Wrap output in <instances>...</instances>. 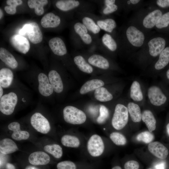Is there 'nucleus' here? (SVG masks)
<instances>
[{
  "mask_svg": "<svg viewBox=\"0 0 169 169\" xmlns=\"http://www.w3.org/2000/svg\"><path fill=\"white\" fill-rule=\"evenodd\" d=\"M169 44V39L166 35L152 33L142 47L130 57L146 69Z\"/></svg>",
  "mask_w": 169,
  "mask_h": 169,
  "instance_id": "nucleus-1",
  "label": "nucleus"
},
{
  "mask_svg": "<svg viewBox=\"0 0 169 169\" xmlns=\"http://www.w3.org/2000/svg\"><path fill=\"white\" fill-rule=\"evenodd\" d=\"M152 33L145 32L129 22L118 33L120 50L128 54L130 57L142 47Z\"/></svg>",
  "mask_w": 169,
  "mask_h": 169,
  "instance_id": "nucleus-2",
  "label": "nucleus"
},
{
  "mask_svg": "<svg viewBox=\"0 0 169 169\" xmlns=\"http://www.w3.org/2000/svg\"><path fill=\"white\" fill-rule=\"evenodd\" d=\"M30 91L20 89L5 90L0 98V111L6 115H12L18 107L24 106L32 102Z\"/></svg>",
  "mask_w": 169,
  "mask_h": 169,
  "instance_id": "nucleus-3",
  "label": "nucleus"
},
{
  "mask_svg": "<svg viewBox=\"0 0 169 169\" xmlns=\"http://www.w3.org/2000/svg\"><path fill=\"white\" fill-rule=\"evenodd\" d=\"M148 8H141L129 22L135 25L143 31L150 33L154 28L159 19L166 11L149 4Z\"/></svg>",
  "mask_w": 169,
  "mask_h": 169,
  "instance_id": "nucleus-4",
  "label": "nucleus"
},
{
  "mask_svg": "<svg viewBox=\"0 0 169 169\" xmlns=\"http://www.w3.org/2000/svg\"><path fill=\"white\" fill-rule=\"evenodd\" d=\"M23 77L41 99L49 102L54 92L47 74L43 72H38L28 74Z\"/></svg>",
  "mask_w": 169,
  "mask_h": 169,
  "instance_id": "nucleus-5",
  "label": "nucleus"
},
{
  "mask_svg": "<svg viewBox=\"0 0 169 169\" xmlns=\"http://www.w3.org/2000/svg\"><path fill=\"white\" fill-rule=\"evenodd\" d=\"M76 48L80 49L87 47L94 50L97 49V43L85 27L79 20L74 23L73 26Z\"/></svg>",
  "mask_w": 169,
  "mask_h": 169,
  "instance_id": "nucleus-6",
  "label": "nucleus"
},
{
  "mask_svg": "<svg viewBox=\"0 0 169 169\" xmlns=\"http://www.w3.org/2000/svg\"><path fill=\"white\" fill-rule=\"evenodd\" d=\"M55 6L63 11H75L93 13L95 8L90 1L80 0H59L56 1Z\"/></svg>",
  "mask_w": 169,
  "mask_h": 169,
  "instance_id": "nucleus-7",
  "label": "nucleus"
},
{
  "mask_svg": "<svg viewBox=\"0 0 169 169\" xmlns=\"http://www.w3.org/2000/svg\"><path fill=\"white\" fill-rule=\"evenodd\" d=\"M0 86L5 90L20 89L30 91L19 79L12 69L8 67L0 69Z\"/></svg>",
  "mask_w": 169,
  "mask_h": 169,
  "instance_id": "nucleus-8",
  "label": "nucleus"
},
{
  "mask_svg": "<svg viewBox=\"0 0 169 169\" xmlns=\"http://www.w3.org/2000/svg\"><path fill=\"white\" fill-rule=\"evenodd\" d=\"M63 116L66 122L73 125L83 124L86 119V115L83 111L71 105H67L64 108Z\"/></svg>",
  "mask_w": 169,
  "mask_h": 169,
  "instance_id": "nucleus-9",
  "label": "nucleus"
},
{
  "mask_svg": "<svg viewBox=\"0 0 169 169\" xmlns=\"http://www.w3.org/2000/svg\"><path fill=\"white\" fill-rule=\"evenodd\" d=\"M129 116L127 107L122 104H117L111 120L113 128L117 130L124 128L128 123Z\"/></svg>",
  "mask_w": 169,
  "mask_h": 169,
  "instance_id": "nucleus-10",
  "label": "nucleus"
},
{
  "mask_svg": "<svg viewBox=\"0 0 169 169\" xmlns=\"http://www.w3.org/2000/svg\"><path fill=\"white\" fill-rule=\"evenodd\" d=\"M76 14L78 20L85 27L97 43L101 29L90 13L77 12Z\"/></svg>",
  "mask_w": 169,
  "mask_h": 169,
  "instance_id": "nucleus-11",
  "label": "nucleus"
},
{
  "mask_svg": "<svg viewBox=\"0 0 169 169\" xmlns=\"http://www.w3.org/2000/svg\"><path fill=\"white\" fill-rule=\"evenodd\" d=\"M90 14L101 30L117 37L118 33L115 30L117 25L114 19L110 16H100L91 13Z\"/></svg>",
  "mask_w": 169,
  "mask_h": 169,
  "instance_id": "nucleus-12",
  "label": "nucleus"
},
{
  "mask_svg": "<svg viewBox=\"0 0 169 169\" xmlns=\"http://www.w3.org/2000/svg\"><path fill=\"white\" fill-rule=\"evenodd\" d=\"M97 49L108 52L114 53L120 51V45L117 38L111 34L105 33L97 43Z\"/></svg>",
  "mask_w": 169,
  "mask_h": 169,
  "instance_id": "nucleus-13",
  "label": "nucleus"
},
{
  "mask_svg": "<svg viewBox=\"0 0 169 169\" xmlns=\"http://www.w3.org/2000/svg\"><path fill=\"white\" fill-rule=\"evenodd\" d=\"M27 34L28 38L33 44H36L41 42L43 36L38 24L35 22L25 24L19 31L21 35Z\"/></svg>",
  "mask_w": 169,
  "mask_h": 169,
  "instance_id": "nucleus-14",
  "label": "nucleus"
},
{
  "mask_svg": "<svg viewBox=\"0 0 169 169\" xmlns=\"http://www.w3.org/2000/svg\"><path fill=\"white\" fill-rule=\"evenodd\" d=\"M30 123L37 131L44 134L49 132L51 127L48 119L40 112H36L31 116Z\"/></svg>",
  "mask_w": 169,
  "mask_h": 169,
  "instance_id": "nucleus-15",
  "label": "nucleus"
},
{
  "mask_svg": "<svg viewBox=\"0 0 169 169\" xmlns=\"http://www.w3.org/2000/svg\"><path fill=\"white\" fill-rule=\"evenodd\" d=\"M147 96L151 104L155 106H161L167 100V97L161 89L156 85H153L148 88Z\"/></svg>",
  "mask_w": 169,
  "mask_h": 169,
  "instance_id": "nucleus-16",
  "label": "nucleus"
},
{
  "mask_svg": "<svg viewBox=\"0 0 169 169\" xmlns=\"http://www.w3.org/2000/svg\"><path fill=\"white\" fill-rule=\"evenodd\" d=\"M105 146L101 137L97 134L92 135L87 143V149L90 154L93 157H98L103 153Z\"/></svg>",
  "mask_w": 169,
  "mask_h": 169,
  "instance_id": "nucleus-17",
  "label": "nucleus"
},
{
  "mask_svg": "<svg viewBox=\"0 0 169 169\" xmlns=\"http://www.w3.org/2000/svg\"><path fill=\"white\" fill-rule=\"evenodd\" d=\"M169 65V44L148 67L150 70L155 73L162 70Z\"/></svg>",
  "mask_w": 169,
  "mask_h": 169,
  "instance_id": "nucleus-18",
  "label": "nucleus"
},
{
  "mask_svg": "<svg viewBox=\"0 0 169 169\" xmlns=\"http://www.w3.org/2000/svg\"><path fill=\"white\" fill-rule=\"evenodd\" d=\"M12 46L17 51L26 54L29 50L30 44L28 40L20 34H14L9 38Z\"/></svg>",
  "mask_w": 169,
  "mask_h": 169,
  "instance_id": "nucleus-19",
  "label": "nucleus"
},
{
  "mask_svg": "<svg viewBox=\"0 0 169 169\" xmlns=\"http://www.w3.org/2000/svg\"><path fill=\"white\" fill-rule=\"evenodd\" d=\"M47 74L54 92L57 94L62 93L64 89V85L59 72L55 69H52L49 71Z\"/></svg>",
  "mask_w": 169,
  "mask_h": 169,
  "instance_id": "nucleus-20",
  "label": "nucleus"
},
{
  "mask_svg": "<svg viewBox=\"0 0 169 169\" xmlns=\"http://www.w3.org/2000/svg\"><path fill=\"white\" fill-rule=\"evenodd\" d=\"M148 149L151 154L161 159H165L169 154V151L167 147L159 141L151 142L148 145Z\"/></svg>",
  "mask_w": 169,
  "mask_h": 169,
  "instance_id": "nucleus-21",
  "label": "nucleus"
},
{
  "mask_svg": "<svg viewBox=\"0 0 169 169\" xmlns=\"http://www.w3.org/2000/svg\"><path fill=\"white\" fill-rule=\"evenodd\" d=\"M49 44L55 55L62 57L67 54V51L66 45L61 38L58 37L52 38L49 40Z\"/></svg>",
  "mask_w": 169,
  "mask_h": 169,
  "instance_id": "nucleus-22",
  "label": "nucleus"
},
{
  "mask_svg": "<svg viewBox=\"0 0 169 169\" xmlns=\"http://www.w3.org/2000/svg\"><path fill=\"white\" fill-rule=\"evenodd\" d=\"M87 61L92 66L103 69H108L110 67L109 60L104 56L99 54H91L89 56Z\"/></svg>",
  "mask_w": 169,
  "mask_h": 169,
  "instance_id": "nucleus-23",
  "label": "nucleus"
},
{
  "mask_svg": "<svg viewBox=\"0 0 169 169\" xmlns=\"http://www.w3.org/2000/svg\"><path fill=\"white\" fill-rule=\"evenodd\" d=\"M8 129L13 131L11 137L16 141L26 140L28 139L30 134L25 131H21L20 124L18 122L13 121L10 123L8 126Z\"/></svg>",
  "mask_w": 169,
  "mask_h": 169,
  "instance_id": "nucleus-24",
  "label": "nucleus"
},
{
  "mask_svg": "<svg viewBox=\"0 0 169 169\" xmlns=\"http://www.w3.org/2000/svg\"><path fill=\"white\" fill-rule=\"evenodd\" d=\"M0 59L8 68L16 69L19 67V63L15 57L6 49L0 48Z\"/></svg>",
  "mask_w": 169,
  "mask_h": 169,
  "instance_id": "nucleus-25",
  "label": "nucleus"
},
{
  "mask_svg": "<svg viewBox=\"0 0 169 169\" xmlns=\"http://www.w3.org/2000/svg\"><path fill=\"white\" fill-rule=\"evenodd\" d=\"M28 159L31 164L35 166L47 164L50 160L49 156L42 151H37L31 153L29 155Z\"/></svg>",
  "mask_w": 169,
  "mask_h": 169,
  "instance_id": "nucleus-26",
  "label": "nucleus"
},
{
  "mask_svg": "<svg viewBox=\"0 0 169 169\" xmlns=\"http://www.w3.org/2000/svg\"><path fill=\"white\" fill-rule=\"evenodd\" d=\"M61 21V19L59 16L53 13H49L42 18L41 24L44 28H55L60 25Z\"/></svg>",
  "mask_w": 169,
  "mask_h": 169,
  "instance_id": "nucleus-27",
  "label": "nucleus"
},
{
  "mask_svg": "<svg viewBox=\"0 0 169 169\" xmlns=\"http://www.w3.org/2000/svg\"><path fill=\"white\" fill-rule=\"evenodd\" d=\"M154 29L159 33L169 34V10L163 14L157 22Z\"/></svg>",
  "mask_w": 169,
  "mask_h": 169,
  "instance_id": "nucleus-28",
  "label": "nucleus"
},
{
  "mask_svg": "<svg viewBox=\"0 0 169 169\" xmlns=\"http://www.w3.org/2000/svg\"><path fill=\"white\" fill-rule=\"evenodd\" d=\"M130 96L135 102H141L144 99V95L140 82L137 80L133 81L131 85Z\"/></svg>",
  "mask_w": 169,
  "mask_h": 169,
  "instance_id": "nucleus-29",
  "label": "nucleus"
},
{
  "mask_svg": "<svg viewBox=\"0 0 169 169\" xmlns=\"http://www.w3.org/2000/svg\"><path fill=\"white\" fill-rule=\"evenodd\" d=\"M18 150V146L12 139L4 138L0 141V151L4 154L13 153Z\"/></svg>",
  "mask_w": 169,
  "mask_h": 169,
  "instance_id": "nucleus-30",
  "label": "nucleus"
},
{
  "mask_svg": "<svg viewBox=\"0 0 169 169\" xmlns=\"http://www.w3.org/2000/svg\"><path fill=\"white\" fill-rule=\"evenodd\" d=\"M129 115L134 122H139L141 120L142 112L139 105L133 102H129L127 106Z\"/></svg>",
  "mask_w": 169,
  "mask_h": 169,
  "instance_id": "nucleus-31",
  "label": "nucleus"
},
{
  "mask_svg": "<svg viewBox=\"0 0 169 169\" xmlns=\"http://www.w3.org/2000/svg\"><path fill=\"white\" fill-rule=\"evenodd\" d=\"M141 120L145 124L149 131L152 132L156 129V120L151 110H145L142 112Z\"/></svg>",
  "mask_w": 169,
  "mask_h": 169,
  "instance_id": "nucleus-32",
  "label": "nucleus"
},
{
  "mask_svg": "<svg viewBox=\"0 0 169 169\" xmlns=\"http://www.w3.org/2000/svg\"><path fill=\"white\" fill-rule=\"evenodd\" d=\"M74 62L81 71L88 74L91 73L93 71L92 66L87 61L82 55L79 54L74 57Z\"/></svg>",
  "mask_w": 169,
  "mask_h": 169,
  "instance_id": "nucleus-33",
  "label": "nucleus"
},
{
  "mask_svg": "<svg viewBox=\"0 0 169 169\" xmlns=\"http://www.w3.org/2000/svg\"><path fill=\"white\" fill-rule=\"evenodd\" d=\"M104 85V83L101 80L94 79L86 82L81 87L80 93L83 95L91 91L96 90Z\"/></svg>",
  "mask_w": 169,
  "mask_h": 169,
  "instance_id": "nucleus-34",
  "label": "nucleus"
},
{
  "mask_svg": "<svg viewBox=\"0 0 169 169\" xmlns=\"http://www.w3.org/2000/svg\"><path fill=\"white\" fill-rule=\"evenodd\" d=\"M122 9L121 0H117L115 3L110 4L105 6L101 7L100 12L101 16H109L120 9Z\"/></svg>",
  "mask_w": 169,
  "mask_h": 169,
  "instance_id": "nucleus-35",
  "label": "nucleus"
},
{
  "mask_svg": "<svg viewBox=\"0 0 169 169\" xmlns=\"http://www.w3.org/2000/svg\"><path fill=\"white\" fill-rule=\"evenodd\" d=\"M94 95L96 99L100 102H106L113 98L112 95L105 87H100L95 90Z\"/></svg>",
  "mask_w": 169,
  "mask_h": 169,
  "instance_id": "nucleus-36",
  "label": "nucleus"
},
{
  "mask_svg": "<svg viewBox=\"0 0 169 169\" xmlns=\"http://www.w3.org/2000/svg\"><path fill=\"white\" fill-rule=\"evenodd\" d=\"M48 3L47 0H29L28 2V4L30 8H34L36 15L40 16L44 13V6Z\"/></svg>",
  "mask_w": 169,
  "mask_h": 169,
  "instance_id": "nucleus-37",
  "label": "nucleus"
},
{
  "mask_svg": "<svg viewBox=\"0 0 169 169\" xmlns=\"http://www.w3.org/2000/svg\"><path fill=\"white\" fill-rule=\"evenodd\" d=\"M122 9L126 12L139 10L142 8L143 1L140 0H121Z\"/></svg>",
  "mask_w": 169,
  "mask_h": 169,
  "instance_id": "nucleus-38",
  "label": "nucleus"
},
{
  "mask_svg": "<svg viewBox=\"0 0 169 169\" xmlns=\"http://www.w3.org/2000/svg\"><path fill=\"white\" fill-rule=\"evenodd\" d=\"M61 141L63 146L68 147L77 148L79 146L80 144L79 140L78 138L69 135L63 136L61 138Z\"/></svg>",
  "mask_w": 169,
  "mask_h": 169,
  "instance_id": "nucleus-39",
  "label": "nucleus"
},
{
  "mask_svg": "<svg viewBox=\"0 0 169 169\" xmlns=\"http://www.w3.org/2000/svg\"><path fill=\"white\" fill-rule=\"evenodd\" d=\"M44 150L52 155L56 158L61 157L63 155V150L61 146L57 144H53L45 146Z\"/></svg>",
  "mask_w": 169,
  "mask_h": 169,
  "instance_id": "nucleus-40",
  "label": "nucleus"
},
{
  "mask_svg": "<svg viewBox=\"0 0 169 169\" xmlns=\"http://www.w3.org/2000/svg\"><path fill=\"white\" fill-rule=\"evenodd\" d=\"M22 3L21 0H7L6 1V3L8 6L4 7V10L8 14H14L16 12V7L22 4Z\"/></svg>",
  "mask_w": 169,
  "mask_h": 169,
  "instance_id": "nucleus-41",
  "label": "nucleus"
},
{
  "mask_svg": "<svg viewBox=\"0 0 169 169\" xmlns=\"http://www.w3.org/2000/svg\"><path fill=\"white\" fill-rule=\"evenodd\" d=\"M110 137L112 141L117 146H123L127 142L125 137L122 134L118 132H113L110 135Z\"/></svg>",
  "mask_w": 169,
  "mask_h": 169,
  "instance_id": "nucleus-42",
  "label": "nucleus"
},
{
  "mask_svg": "<svg viewBox=\"0 0 169 169\" xmlns=\"http://www.w3.org/2000/svg\"><path fill=\"white\" fill-rule=\"evenodd\" d=\"M137 140L146 144L152 142L154 139V135L149 131H143L139 133L136 137Z\"/></svg>",
  "mask_w": 169,
  "mask_h": 169,
  "instance_id": "nucleus-43",
  "label": "nucleus"
},
{
  "mask_svg": "<svg viewBox=\"0 0 169 169\" xmlns=\"http://www.w3.org/2000/svg\"><path fill=\"white\" fill-rule=\"evenodd\" d=\"M109 115L108 109L105 106L101 105L100 109V115L97 119V121L99 124H102L105 121Z\"/></svg>",
  "mask_w": 169,
  "mask_h": 169,
  "instance_id": "nucleus-44",
  "label": "nucleus"
},
{
  "mask_svg": "<svg viewBox=\"0 0 169 169\" xmlns=\"http://www.w3.org/2000/svg\"><path fill=\"white\" fill-rule=\"evenodd\" d=\"M150 4L162 9L169 10V0H156L151 2Z\"/></svg>",
  "mask_w": 169,
  "mask_h": 169,
  "instance_id": "nucleus-45",
  "label": "nucleus"
},
{
  "mask_svg": "<svg viewBox=\"0 0 169 169\" xmlns=\"http://www.w3.org/2000/svg\"><path fill=\"white\" fill-rule=\"evenodd\" d=\"M57 169H76L75 164L69 161H65L58 163L57 165Z\"/></svg>",
  "mask_w": 169,
  "mask_h": 169,
  "instance_id": "nucleus-46",
  "label": "nucleus"
},
{
  "mask_svg": "<svg viewBox=\"0 0 169 169\" xmlns=\"http://www.w3.org/2000/svg\"><path fill=\"white\" fill-rule=\"evenodd\" d=\"M140 165L139 163L135 160H130L127 161L124 164L125 169H139Z\"/></svg>",
  "mask_w": 169,
  "mask_h": 169,
  "instance_id": "nucleus-47",
  "label": "nucleus"
},
{
  "mask_svg": "<svg viewBox=\"0 0 169 169\" xmlns=\"http://www.w3.org/2000/svg\"><path fill=\"white\" fill-rule=\"evenodd\" d=\"M7 169H15V167L14 166L13 164L8 163L6 165Z\"/></svg>",
  "mask_w": 169,
  "mask_h": 169,
  "instance_id": "nucleus-48",
  "label": "nucleus"
},
{
  "mask_svg": "<svg viewBox=\"0 0 169 169\" xmlns=\"http://www.w3.org/2000/svg\"><path fill=\"white\" fill-rule=\"evenodd\" d=\"M4 92V89L2 87L0 86V98L3 95Z\"/></svg>",
  "mask_w": 169,
  "mask_h": 169,
  "instance_id": "nucleus-49",
  "label": "nucleus"
},
{
  "mask_svg": "<svg viewBox=\"0 0 169 169\" xmlns=\"http://www.w3.org/2000/svg\"><path fill=\"white\" fill-rule=\"evenodd\" d=\"M166 77L169 81V67L167 69L166 71Z\"/></svg>",
  "mask_w": 169,
  "mask_h": 169,
  "instance_id": "nucleus-50",
  "label": "nucleus"
},
{
  "mask_svg": "<svg viewBox=\"0 0 169 169\" xmlns=\"http://www.w3.org/2000/svg\"><path fill=\"white\" fill-rule=\"evenodd\" d=\"M25 169H39L34 166H29L26 167Z\"/></svg>",
  "mask_w": 169,
  "mask_h": 169,
  "instance_id": "nucleus-51",
  "label": "nucleus"
},
{
  "mask_svg": "<svg viewBox=\"0 0 169 169\" xmlns=\"http://www.w3.org/2000/svg\"><path fill=\"white\" fill-rule=\"evenodd\" d=\"M166 129L167 133L169 136V122L167 123L166 125Z\"/></svg>",
  "mask_w": 169,
  "mask_h": 169,
  "instance_id": "nucleus-52",
  "label": "nucleus"
},
{
  "mask_svg": "<svg viewBox=\"0 0 169 169\" xmlns=\"http://www.w3.org/2000/svg\"><path fill=\"white\" fill-rule=\"evenodd\" d=\"M3 15V12L2 10L0 9V19H1Z\"/></svg>",
  "mask_w": 169,
  "mask_h": 169,
  "instance_id": "nucleus-53",
  "label": "nucleus"
},
{
  "mask_svg": "<svg viewBox=\"0 0 169 169\" xmlns=\"http://www.w3.org/2000/svg\"><path fill=\"white\" fill-rule=\"evenodd\" d=\"M111 169H122L121 167L119 166H115L113 167Z\"/></svg>",
  "mask_w": 169,
  "mask_h": 169,
  "instance_id": "nucleus-54",
  "label": "nucleus"
},
{
  "mask_svg": "<svg viewBox=\"0 0 169 169\" xmlns=\"http://www.w3.org/2000/svg\"><path fill=\"white\" fill-rule=\"evenodd\" d=\"M147 169H152L151 168H148Z\"/></svg>",
  "mask_w": 169,
  "mask_h": 169,
  "instance_id": "nucleus-55",
  "label": "nucleus"
}]
</instances>
